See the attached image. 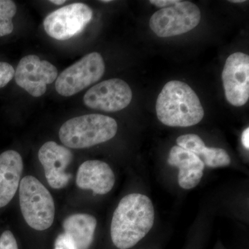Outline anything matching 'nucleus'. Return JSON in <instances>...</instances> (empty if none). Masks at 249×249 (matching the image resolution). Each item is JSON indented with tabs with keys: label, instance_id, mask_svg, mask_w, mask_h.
Returning a JSON list of instances; mask_svg holds the SVG:
<instances>
[{
	"label": "nucleus",
	"instance_id": "f257e3e1",
	"mask_svg": "<svg viewBox=\"0 0 249 249\" xmlns=\"http://www.w3.org/2000/svg\"><path fill=\"white\" fill-rule=\"evenodd\" d=\"M155 209L148 196L132 193L121 199L111 224V237L119 249H128L142 240L153 227Z\"/></svg>",
	"mask_w": 249,
	"mask_h": 249
},
{
	"label": "nucleus",
	"instance_id": "f03ea898",
	"mask_svg": "<svg viewBox=\"0 0 249 249\" xmlns=\"http://www.w3.org/2000/svg\"><path fill=\"white\" fill-rule=\"evenodd\" d=\"M159 120L170 127H190L199 124L204 116L200 100L183 82L172 80L165 85L156 103Z\"/></svg>",
	"mask_w": 249,
	"mask_h": 249
},
{
	"label": "nucleus",
	"instance_id": "7ed1b4c3",
	"mask_svg": "<svg viewBox=\"0 0 249 249\" xmlns=\"http://www.w3.org/2000/svg\"><path fill=\"white\" fill-rule=\"evenodd\" d=\"M117 130V123L112 118L102 114H87L62 124L59 138L70 148H88L114 138Z\"/></svg>",
	"mask_w": 249,
	"mask_h": 249
},
{
	"label": "nucleus",
	"instance_id": "20e7f679",
	"mask_svg": "<svg viewBox=\"0 0 249 249\" xmlns=\"http://www.w3.org/2000/svg\"><path fill=\"white\" fill-rule=\"evenodd\" d=\"M19 195L21 211L29 227L37 231L52 227L55 217L53 197L37 178L24 177L19 183Z\"/></svg>",
	"mask_w": 249,
	"mask_h": 249
},
{
	"label": "nucleus",
	"instance_id": "39448f33",
	"mask_svg": "<svg viewBox=\"0 0 249 249\" xmlns=\"http://www.w3.org/2000/svg\"><path fill=\"white\" fill-rule=\"evenodd\" d=\"M201 18L200 9L196 5L191 1H178L152 15L150 27L159 37H172L193 30L200 22Z\"/></svg>",
	"mask_w": 249,
	"mask_h": 249
},
{
	"label": "nucleus",
	"instance_id": "423d86ee",
	"mask_svg": "<svg viewBox=\"0 0 249 249\" xmlns=\"http://www.w3.org/2000/svg\"><path fill=\"white\" fill-rule=\"evenodd\" d=\"M105 70L101 54L97 52L87 54L59 75L55 80V89L62 96H73L101 79Z\"/></svg>",
	"mask_w": 249,
	"mask_h": 249
},
{
	"label": "nucleus",
	"instance_id": "0eeeda50",
	"mask_svg": "<svg viewBox=\"0 0 249 249\" xmlns=\"http://www.w3.org/2000/svg\"><path fill=\"white\" fill-rule=\"evenodd\" d=\"M92 10L83 3H73L49 14L44 20L46 33L58 40L80 34L92 19Z\"/></svg>",
	"mask_w": 249,
	"mask_h": 249
},
{
	"label": "nucleus",
	"instance_id": "6e6552de",
	"mask_svg": "<svg viewBox=\"0 0 249 249\" xmlns=\"http://www.w3.org/2000/svg\"><path fill=\"white\" fill-rule=\"evenodd\" d=\"M14 77L18 86L34 97H40L46 92L47 85L58 78V70L47 60L29 55L21 59Z\"/></svg>",
	"mask_w": 249,
	"mask_h": 249
},
{
	"label": "nucleus",
	"instance_id": "1a4fd4ad",
	"mask_svg": "<svg viewBox=\"0 0 249 249\" xmlns=\"http://www.w3.org/2000/svg\"><path fill=\"white\" fill-rule=\"evenodd\" d=\"M132 99V91L129 85L124 80L113 78L90 88L83 101L91 109L115 112L127 107Z\"/></svg>",
	"mask_w": 249,
	"mask_h": 249
},
{
	"label": "nucleus",
	"instance_id": "9d476101",
	"mask_svg": "<svg viewBox=\"0 0 249 249\" xmlns=\"http://www.w3.org/2000/svg\"><path fill=\"white\" fill-rule=\"evenodd\" d=\"M224 93L228 102L235 107L245 106L249 99V56L242 52L231 54L222 71Z\"/></svg>",
	"mask_w": 249,
	"mask_h": 249
},
{
	"label": "nucleus",
	"instance_id": "9b49d317",
	"mask_svg": "<svg viewBox=\"0 0 249 249\" xmlns=\"http://www.w3.org/2000/svg\"><path fill=\"white\" fill-rule=\"evenodd\" d=\"M38 158L49 186L54 189H61L68 184L72 176L65 170L73 160L71 150L55 142H48L40 147Z\"/></svg>",
	"mask_w": 249,
	"mask_h": 249
},
{
	"label": "nucleus",
	"instance_id": "f8f14e48",
	"mask_svg": "<svg viewBox=\"0 0 249 249\" xmlns=\"http://www.w3.org/2000/svg\"><path fill=\"white\" fill-rule=\"evenodd\" d=\"M115 176L110 166L106 162L89 160L78 168L76 184L83 190H91L95 194L106 195L112 189Z\"/></svg>",
	"mask_w": 249,
	"mask_h": 249
},
{
	"label": "nucleus",
	"instance_id": "ddd939ff",
	"mask_svg": "<svg viewBox=\"0 0 249 249\" xmlns=\"http://www.w3.org/2000/svg\"><path fill=\"white\" fill-rule=\"evenodd\" d=\"M168 163L178 168V185L183 189H193L200 182L205 165L196 154L175 145L170 150Z\"/></svg>",
	"mask_w": 249,
	"mask_h": 249
},
{
	"label": "nucleus",
	"instance_id": "4468645a",
	"mask_svg": "<svg viewBox=\"0 0 249 249\" xmlns=\"http://www.w3.org/2000/svg\"><path fill=\"white\" fill-rule=\"evenodd\" d=\"M22 170V158L18 152L8 150L0 155V208L14 197Z\"/></svg>",
	"mask_w": 249,
	"mask_h": 249
},
{
	"label": "nucleus",
	"instance_id": "2eb2a0df",
	"mask_svg": "<svg viewBox=\"0 0 249 249\" xmlns=\"http://www.w3.org/2000/svg\"><path fill=\"white\" fill-rule=\"evenodd\" d=\"M97 222L91 214H75L65 219L63 229L74 249H88L92 243Z\"/></svg>",
	"mask_w": 249,
	"mask_h": 249
},
{
	"label": "nucleus",
	"instance_id": "dca6fc26",
	"mask_svg": "<svg viewBox=\"0 0 249 249\" xmlns=\"http://www.w3.org/2000/svg\"><path fill=\"white\" fill-rule=\"evenodd\" d=\"M199 157L204 162V165L209 168H222L231 164L230 156L225 150L219 147L206 146Z\"/></svg>",
	"mask_w": 249,
	"mask_h": 249
},
{
	"label": "nucleus",
	"instance_id": "f3484780",
	"mask_svg": "<svg viewBox=\"0 0 249 249\" xmlns=\"http://www.w3.org/2000/svg\"><path fill=\"white\" fill-rule=\"evenodd\" d=\"M17 12L14 1L0 0V37L9 35L14 29L13 18Z\"/></svg>",
	"mask_w": 249,
	"mask_h": 249
},
{
	"label": "nucleus",
	"instance_id": "a211bd4d",
	"mask_svg": "<svg viewBox=\"0 0 249 249\" xmlns=\"http://www.w3.org/2000/svg\"><path fill=\"white\" fill-rule=\"evenodd\" d=\"M177 143L178 147L193 152L198 157H199L201 151L206 147L202 139L199 136L194 134L180 136L177 139Z\"/></svg>",
	"mask_w": 249,
	"mask_h": 249
},
{
	"label": "nucleus",
	"instance_id": "6ab92c4d",
	"mask_svg": "<svg viewBox=\"0 0 249 249\" xmlns=\"http://www.w3.org/2000/svg\"><path fill=\"white\" fill-rule=\"evenodd\" d=\"M14 76V67L7 62H0V88L6 86Z\"/></svg>",
	"mask_w": 249,
	"mask_h": 249
},
{
	"label": "nucleus",
	"instance_id": "aec40b11",
	"mask_svg": "<svg viewBox=\"0 0 249 249\" xmlns=\"http://www.w3.org/2000/svg\"><path fill=\"white\" fill-rule=\"evenodd\" d=\"M0 249H18L14 234L6 231L0 236Z\"/></svg>",
	"mask_w": 249,
	"mask_h": 249
},
{
	"label": "nucleus",
	"instance_id": "412c9836",
	"mask_svg": "<svg viewBox=\"0 0 249 249\" xmlns=\"http://www.w3.org/2000/svg\"><path fill=\"white\" fill-rule=\"evenodd\" d=\"M53 249H74L71 241L65 233L60 234L55 240Z\"/></svg>",
	"mask_w": 249,
	"mask_h": 249
},
{
	"label": "nucleus",
	"instance_id": "4be33fe9",
	"mask_svg": "<svg viewBox=\"0 0 249 249\" xmlns=\"http://www.w3.org/2000/svg\"><path fill=\"white\" fill-rule=\"evenodd\" d=\"M178 1L179 0H151L150 2L152 4L155 5L157 7L164 9V8L169 7L174 4H176Z\"/></svg>",
	"mask_w": 249,
	"mask_h": 249
},
{
	"label": "nucleus",
	"instance_id": "5701e85b",
	"mask_svg": "<svg viewBox=\"0 0 249 249\" xmlns=\"http://www.w3.org/2000/svg\"><path fill=\"white\" fill-rule=\"evenodd\" d=\"M242 145L246 149L249 150V128L247 127L245 129L243 133L242 134Z\"/></svg>",
	"mask_w": 249,
	"mask_h": 249
},
{
	"label": "nucleus",
	"instance_id": "b1692460",
	"mask_svg": "<svg viewBox=\"0 0 249 249\" xmlns=\"http://www.w3.org/2000/svg\"><path fill=\"white\" fill-rule=\"evenodd\" d=\"M65 0H52L50 2L53 3L54 4L61 5L65 2Z\"/></svg>",
	"mask_w": 249,
	"mask_h": 249
},
{
	"label": "nucleus",
	"instance_id": "393cba45",
	"mask_svg": "<svg viewBox=\"0 0 249 249\" xmlns=\"http://www.w3.org/2000/svg\"><path fill=\"white\" fill-rule=\"evenodd\" d=\"M232 3H242L245 2V1H244V0H233V1H230Z\"/></svg>",
	"mask_w": 249,
	"mask_h": 249
},
{
	"label": "nucleus",
	"instance_id": "a878e982",
	"mask_svg": "<svg viewBox=\"0 0 249 249\" xmlns=\"http://www.w3.org/2000/svg\"><path fill=\"white\" fill-rule=\"evenodd\" d=\"M111 0H103V1H101V2L103 3H108V2H111Z\"/></svg>",
	"mask_w": 249,
	"mask_h": 249
}]
</instances>
